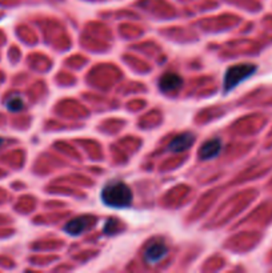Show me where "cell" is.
I'll use <instances>...</instances> for the list:
<instances>
[{
	"label": "cell",
	"mask_w": 272,
	"mask_h": 273,
	"mask_svg": "<svg viewBox=\"0 0 272 273\" xmlns=\"http://www.w3.org/2000/svg\"><path fill=\"white\" fill-rule=\"evenodd\" d=\"M168 255V248L164 242H151L144 252V261L150 265L160 263Z\"/></svg>",
	"instance_id": "obj_3"
},
{
	"label": "cell",
	"mask_w": 272,
	"mask_h": 273,
	"mask_svg": "<svg viewBox=\"0 0 272 273\" xmlns=\"http://www.w3.org/2000/svg\"><path fill=\"white\" fill-rule=\"evenodd\" d=\"M221 147H223V144H221V140L219 137L210 139L200 147L199 156H200L201 160H211V159H214V157H216L220 154Z\"/></svg>",
	"instance_id": "obj_7"
},
{
	"label": "cell",
	"mask_w": 272,
	"mask_h": 273,
	"mask_svg": "<svg viewBox=\"0 0 272 273\" xmlns=\"http://www.w3.org/2000/svg\"><path fill=\"white\" fill-rule=\"evenodd\" d=\"M195 143V135L194 133H182L175 139H172L170 144H168V151L174 152V154H179V152H184V151L190 150Z\"/></svg>",
	"instance_id": "obj_6"
},
{
	"label": "cell",
	"mask_w": 272,
	"mask_h": 273,
	"mask_svg": "<svg viewBox=\"0 0 272 273\" xmlns=\"http://www.w3.org/2000/svg\"><path fill=\"white\" fill-rule=\"evenodd\" d=\"M256 72V65L250 64V63H243V64H235L227 69L224 75V83H223V89L224 92H230L231 89L251 78Z\"/></svg>",
	"instance_id": "obj_2"
},
{
	"label": "cell",
	"mask_w": 272,
	"mask_h": 273,
	"mask_svg": "<svg viewBox=\"0 0 272 273\" xmlns=\"http://www.w3.org/2000/svg\"><path fill=\"white\" fill-rule=\"evenodd\" d=\"M100 198H102L103 204H106L107 207L124 209L132 204L133 195L131 188L126 183L120 180H112L103 187Z\"/></svg>",
	"instance_id": "obj_1"
},
{
	"label": "cell",
	"mask_w": 272,
	"mask_h": 273,
	"mask_svg": "<svg viewBox=\"0 0 272 273\" xmlns=\"http://www.w3.org/2000/svg\"><path fill=\"white\" fill-rule=\"evenodd\" d=\"M2 144H3V139L0 137V147H2Z\"/></svg>",
	"instance_id": "obj_9"
},
{
	"label": "cell",
	"mask_w": 272,
	"mask_h": 273,
	"mask_svg": "<svg viewBox=\"0 0 272 273\" xmlns=\"http://www.w3.org/2000/svg\"><path fill=\"white\" fill-rule=\"evenodd\" d=\"M183 86V79L174 72H167L159 80V88L162 92H174Z\"/></svg>",
	"instance_id": "obj_5"
},
{
	"label": "cell",
	"mask_w": 272,
	"mask_h": 273,
	"mask_svg": "<svg viewBox=\"0 0 272 273\" xmlns=\"http://www.w3.org/2000/svg\"><path fill=\"white\" fill-rule=\"evenodd\" d=\"M6 107L7 109H10L11 112H17V111H21L24 108V100L20 95H12L11 97H8V100L6 102Z\"/></svg>",
	"instance_id": "obj_8"
},
{
	"label": "cell",
	"mask_w": 272,
	"mask_h": 273,
	"mask_svg": "<svg viewBox=\"0 0 272 273\" xmlns=\"http://www.w3.org/2000/svg\"><path fill=\"white\" fill-rule=\"evenodd\" d=\"M94 222H95V218L92 216H80V217L74 218L72 221L65 224L64 232L71 236H79L82 235L84 231H87Z\"/></svg>",
	"instance_id": "obj_4"
}]
</instances>
